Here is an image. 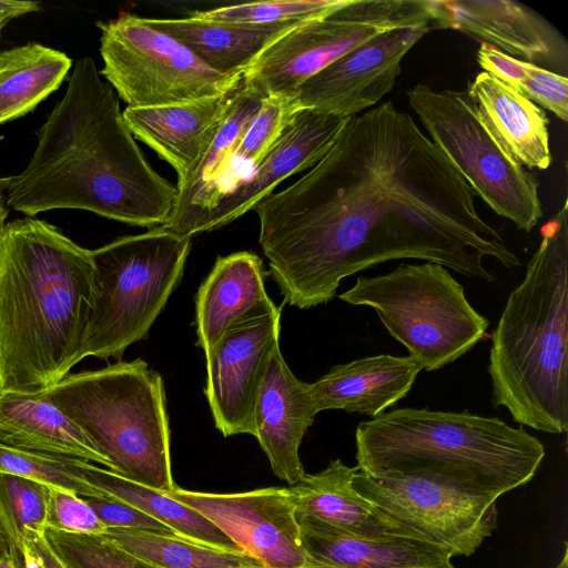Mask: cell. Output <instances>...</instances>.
I'll list each match as a JSON object with an SVG mask.
<instances>
[{
	"label": "cell",
	"instance_id": "60d3db41",
	"mask_svg": "<svg viewBox=\"0 0 568 568\" xmlns=\"http://www.w3.org/2000/svg\"><path fill=\"white\" fill-rule=\"evenodd\" d=\"M20 555V568H45L39 552L30 540L24 542Z\"/></svg>",
	"mask_w": 568,
	"mask_h": 568
},
{
	"label": "cell",
	"instance_id": "3957f363",
	"mask_svg": "<svg viewBox=\"0 0 568 568\" xmlns=\"http://www.w3.org/2000/svg\"><path fill=\"white\" fill-rule=\"evenodd\" d=\"M92 250L31 216L0 229V393L42 394L83 359Z\"/></svg>",
	"mask_w": 568,
	"mask_h": 568
},
{
	"label": "cell",
	"instance_id": "9c48e42d",
	"mask_svg": "<svg viewBox=\"0 0 568 568\" xmlns=\"http://www.w3.org/2000/svg\"><path fill=\"white\" fill-rule=\"evenodd\" d=\"M406 97L428 138L473 193L519 230L531 231L542 216L537 176L500 146L467 91H435L418 83Z\"/></svg>",
	"mask_w": 568,
	"mask_h": 568
},
{
	"label": "cell",
	"instance_id": "f6af8a7d",
	"mask_svg": "<svg viewBox=\"0 0 568 568\" xmlns=\"http://www.w3.org/2000/svg\"><path fill=\"white\" fill-rule=\"evenodd\" d=\"M18 18V16L13 12L9 11H0V33L3 27L12 19Z\"/></svg>",
	"mask_w": 568,
	"mask_h": 568
},
{
	"label": "cell",
	"instance_id": "8fae6325",
	"mask_svg": "<svg viewBox=\"0 0 568 568\" xmlns=\"http://www.w3.org/2000/svg\"><path fill=\"white\" fill-rule=\"evenodd\" d=\"M100 73L129 108H150L229 94L242 75L219 73L185 45L151 27L142 17L121 12L98 22Z\"/></svg>",
	"mask_w": 568,
	"mask_h": 568
},
{
	"label": "cell",
	"instance_id": "7dc6e473",
	"mask_svg": "<svg viewBox=\"0 0 568 568\" xmlns=\"http://www.w3.org/2000/svg\"><path fill=\"white\" fill-rule=\"evenodd\" d=\"M0 568H1V560H0Z\"/></svg>",
	"mask_w": 568,
	"mask_h": 568
},
{
	"label": "cell",
	"instance_id": "8992f818",
	"mask_svg": "<svg viewBox=\"0 0 568 568\" xmlns=\"http://www.w3.org/2000/svg\"><path fill=\"white\" fill-rule=\"evenodd\" d=\"M110 460L114 471L160 491L174 483L161 375L136 358L67 375L42 393Z\"/></svg>",
	"mask_w": 568,
	"mask_h": 568
},
{
	"label": "cell",
	"instance_id": "f1b7e54d",
	"mask_svg": "<svg viewBox=\"0 0 568 568\" xmlns=\"http://www.w3.org/2000/svg\"><path fill=\"white\" fill-rule=\"evenodd\" d=\"M87 480L105 497L126 503L170 527L175 535L211 547L243 552L212 521L164 491L132 481L97 464L84 470Z\"/></svg>",
	"mask_w": 568,
	"mask_h": 568
},
{
	"label": "cell",
	"instance_id": "74e56055",
	"mask_svg": "<svg viewBox=\"0 0 568 568\" xmlns=\"http://www.w3.org/2000/svg\"><path fill=\"white\" fill-rule=\"evenodd\" d=\"M85 499L108 528H131L174 534L166 525L121 500L110 497H89Z\"/></svg>",
	"mask_w": 568,
	"mask_h": 568
},
{
	"label": "cell",
	"instance_id": "44dd1931",
	"mask_svg": "<svg viewBox=\"0 0 568 568\" xmlns=\"http://www.w3.org/2000/svg\"><path fill=\"white\" fill-rule=\"evenodd\" d=\"M234 92L161 106H126L122 116L132 135L175 170L179 185L224 119Z\"/></svg>",
	"mask_w": 568,
	"mask_h": 568
},
{
	"label": "cell",
	"instance_id": "5b68a950",
	"mask_svg": "<svg viewBox=\"0 0 568 568\" xmlns=\"http://www.w3.org/2000/svg\"><path fill=\"white\" fill-rule=\"evenodd\" d=\"M355 442L366 474L418 477L497 499L532 479L545 456L536 437L497 417L412 407L362 422Z\"/></svg>",
	"mask_w": 568,
	"mask_h": 568
},
{
	"label": "cell",
	"instance_id": "ffe728a7",
	"mask_svg": "<svg viewBox=\"0 0 568 568\" xmlns=\"http://www.w3.org/2000/svg\"><path fill=\"white\" fill-rule=\"evenodd\" d=\"M306 556L302 568H455L450 551L414 536L368 539L296 517Z\"/></svg>",
	"mask_w": 568,
	"mask_h": 568
},
{
	"label": "cell",
	"instance_id": "52a82bcc",
	"mask_svg": "<svg viewBox=\"0 0 568 568\" xmlns=\"http://www.w3.org/2000/svg\"><path fill=\"white\" fill-rule=\"evenodd\" d=\"M191 239L156 226L92 250L95 298L83 358L119 362L146 337L183 275Z\"/></svg>",
	"mask_w": 568,
	"mask_h": 568
},
{
	"label": "cell",
	"instance_id": "d590c367",
	"mask_svg": "<svg viewBox=\"0 0 568 568\" xmlns=\"http://www.w3.org/2000/svg\"><path fill=\"white\" fill-rule=\"evenodd\" d=\"M302 110L294 95L265 98L236 150V156L256 166Z\"/></svg>",
	"mask_w": 568,
	"mask_h": 568
},
{
	"label": "cell",
	"instance_id": "4fadbf2b",
	"mask_svg": "<svg viewBox=\"0 0 568 568\" xmlns=\"http://www.w3.org/2000/svg\"><path fill=\"white\" fill-rule=\"evenodd\" d=\"M281 311L272 304L235 323L205 354L204 395L224 437L254 436L257 395L271 355L280 345Z\"/></svg>",
	"mask_w": 568,
	"mask_h": 568
},
{
	"label": "cell",
	"instance_id": "7bdbcfd3",
	"mask_svg": "<svg viewBox=\"0 0 568 568\" xmlns=\"http://www.w3.org/2000/svg\"><path fill=\"white\" fill-rule=\"evenodd\" d=\"M10 554L11 549L9 540L0 526V560L7 558L8 556H10Z\"/></svg>",
	"mask_w": 568,
	"mask_h": 568
},
{
	"label": "cell",
	"instance_id": "d6986e66",
	"mask_svg": "<svg viewBox=\"0 0 568 568\" xmlns=\"http://www.w3.org/2000/svg\"><path fill=\"white\" fill-rule=\"evenodd\" d=\"M265 98L244 90L234 92L230 108L185 181L179 185L174 209L163 227L180 236L192 237L216 200L224 192L236 150Z\"/></svg>",
	"mask_w": 568,
	"mask_h": 568
},
{
	"label": "cell",
	"instance_id": "e0dca14e",
	"mask_svg": "<svg viewBox=\"0 0 568 568\" xmlns=\"http://www.w3.org/2000/svg\"><path fill=\"white\" fill-rule=\"evenodd\" d=\"M346 119L313 109L302 110L253 168L251 178L220 195L201 221L197 233L229 224L254 209L283 180L313 168L329 150Z\"/></svg>",
	"mask_w": 568,
	"mask_h": 568
},
{
	"label": "cell",
	"instance_id": "f35d334b",
	"mask_svg": "<svg viewBox=\"0 0 568 568\" xmlns=\"http://www.w3.org/2000/svg\"><path fill=\"white\" fill-rule=\"evenodd\" d=\"M39 552L45 568H65L49 546L44 532L29 538ZM27 541V540H26Z\"/></svg>",
	"mask_w": 568,
	"mask_h": 568
},
{
	"label": "cell",
	"instance_id": "ba28073f",
	"mask_svg": "<svg viewBox=\"0 0 568 568\" xmlns=\"http://www.w3.org/2000/svg\"><path fill=\"white\" fill-rule=\"evenodd\" d=\"M338 297L374 308L388 333L427 372L465 355L489 325L467 301L463 285L432 262L400 263L385 275L359 276Z\"/></svg>",
	"mask_w": 568,
	"mask_h": 568
},
{
	"label": "cell",
	"instance_id": "1f68e13d",
	"mask_svg": "<svg viewBox=\"0 0 568 568\" xmlns=\"http://www.w3.org/2000/svg\"><path fill=\"white\" fill-rule=\"evenodd\" d=\"M48 495L43 483L0 471V526L18 559L26 540L44 532Z\"/></svg>",
	"mask_w": 568,
	"mask_h": 568
},
{
	"label": "cell",
	"instance_id": "d6a6232c",
	"mask_svg": "<svg viewBox=\"0 0 568 568\" xmlns=\"http://www.w3.org/2000/svg\"><path fill=\"white\" fill-rule=\"evenodd\" d=\"M85 460L51 456L0 444V471L22 476L49 487L69 489L81 497H105L85 478Z\"/></svg>",
	"mask_w": 568,
	"mask_h": 568
},
{
	"label": "cell",
	"instance_id": "e575fe53",
	"mask_svg": "<svg viewBox=\"0 0 568 568\" xmlns=\"http://www.w3.org/2000/svg\"><path fill=\"white\" fill-rule=\"evenodd\" d=\"M44 537L65 568H159L101 535L71 534L45 527Z\"/></svg>",
	"mask_w": 568,
	"mask_h": 568
},
{
	"label": "cell",
	"instance_id": "5bb4252c",
	"mask_svg": "<svg viewBox=\"0 0 568 568\" xmlns=\"http://www.w3.org/2000/svg\"><path fill=\"white\" fill-rule=\"evenodd\" d=\"M164 493L201 513L263 568L305 566L295 506L287 487L213 494L176 485Z\"/></svg>",
	"mask_w": 568,
	"mask_h": 568
},
{
	"label": "cell",
	"instance_id": "836d02e7",
	"mask_svg": "<svg viewBox=\"0 0 568 568\" xmlns=\"http://www.w3.org/2000/svg\"><path fill=\"white\" fill-rule=\"evenodd\" d=\"M345 0H275L192 11L189 16L204 21L241 24H275L305 21L322 16Z\"/></svg>",
	"mask_w": 568,
	"mask_h": 568
},
{
	"label": "cell",
	"instance_id": "7c38bea8",
	"mask_svg": "<svg viewBox=\"0 0 568 568\" xmlns=\"http://www.w3.org/2000/svg\"><path fill=\"white\" fill-rule=\"evenodd\" d=\"M352 486L387 517L453 556H470L497 528V498L493 496L418 477L372 476L359 469Z\"/></svg>",
	"mask_w": 568,
	"mask_h": 568
},
{
	"label": "cell",
	"instance_id": "2e32d148",
	"mask_svg": "<svg viewBox=\"0 0 568 568\" xmlns=\"http://www.w3.org/2000/svg\"><path fill=\"white\" fill-rule=\"evenodd\" d=\"M430 23L566 75L568 41L546 18L513 0H427Z\"/></svg>",
	"mask_w": 568,
	"mask_h": 568
},
{
	"label": "cell",
	"instance_id": "7402d4cb",
	"mask_svg": "<svg viewBox=\"0 0 568 568\" xmlns=\"http://www.w3.org/2000/svg\"><path fill=\"white\" fill-rule=\"evenodd\" d=\"M357 470V466L349 467L337 458L320 473L305 474L296 484L287 486L296 517L368 539L422 537L387 517L356 493L352 479Z\"/></svg>",
	"mask_w": 568,
	"mask_h": 568
},
{
	"label": "cell",
	"instance_id": "4dcf8cb0",
	"mask_svg": "<svg viewBox=\"0 0 568 568\" xmlns=\"http://www.w3.org/2000/svg\"><path fill=\"white\" fill-rule=\"evenodd\" d=\"M480 68L536 104L568 120V79L536 64L515 59L481 43L477 51Z\"/></svg>",
	"mask_w": 568,
	"mask_h": 568
},
{
	"label": "cell",
	"instance_id": "f546056e",
	"mask_svg": "<svg viewBox=\"0 0 568 568\" xmlns=\"http://www.w3.org/2000/svg\"><path fill=\"white\" fill-rule=\"evenodd\" d=\"M101 536L159 568H263L245 552L211 547L175 534L108 528Z\"/></svg>",
	"mask_w": 568,
	"mask_h": 568
},
{
	"label": "cell",
	"instance_id": "83f0119b",
	"mask_svg": "<svg viewBox=\"0 0 568 568\" xmlns=\"http://www.w3.org/2000/svg\"><path fill=\"white\" fill-rule=\"evenodd\" d=\"M71 65L64 52L36 42L0 50V125L58 90Z\"/></svg>",
	"mask_w": 568,
	"mask_h": 568
},
{
	"label": "cell",
	"instance_id": "ab89813d",
	"mask_svg": "<svg viewBox=\"0 0 568 568\" xmlns=\"http://www.w3.org/2000/svg\"><path fill=\"white\" fill-rule=\"evenodd\" d=\"M40 10V3L34 1L0 0V11H9L18 17Z\"/></svg>",
	"mask_w": 568,
	"mask_h": 568
},
{
	"label": "cell",
	"instance_id": "d4e9b609",
	"mask_svg": "<svg viewBox=\"0 0 568 568\" xmlns=\"http://www.w3.org/2000/svg\"><path fill=\"white\" fill-rule=\"evenodd\" d=\"M466 91L485 126L515 161L527 169L549 168V120L542 108L485 71Z\"/></svg>",
	"mask_w": 568,
	"mask_h": 568
},
{
	"label": "cell",
	"instance_id": "b9f144b4",
	"mask_svg": "<svg viewBox=\"0 0 568 568\" xmlns=\"http://www.w3.org/2000/svg\"><path fill=\"white\" fill-rule=\"evenodd\" d=\"M6 185L7 178H0V229L6 223L8 216L7 201H6Z\"/></svg>",
	"mask_w": 568,
	"mask_h": 568
},
{
	"label": "cell",
	"instance_id": "484cf974",
	"mask_svg": "<svg viewBox=\"0 0 568 568\" xmlns=\"http://www.w3.org/2000/svg\"><path fill=\"white\" fill-rule=\"evenodd\" d=\"M0 444L114 471L87 435L42 394L0 393Z\"/></svg>",
	"mask_w": 568,
	"mask_h": 568
},
{
	"label": "cell",
	"instance_id": "ee69618b",
	"mask_svg": "<svg viewBox=\"0 0 568 568\" xmlns=\"http://www.w3.org/2000/svg\"><path fill=\"white\" fill-rule=\"evenodd\" d=\"M1 568H20V561L12 555L1 560Z\"/></svg>",
	"mask_w": 568,
	"mask_h": 568
},
{
	"label": "cell",
	"instance_id": "6da1fadb",
	"mask_svg": "<svg viewBox=\"0 0 568 568\" xmlns=\"http://www.w3.org/2000/svg\"><path fill=\"white\" fill-rule=\"evenodd\" d=\"M254 210L267 274L301 310L327 303L343 278L390 260H423L488 282L496 278L484 258L520 265L462 175L393 101L347 118L306 174Z\"/></svg>",
	"mask_w": 568,
	"mask_h": 568
},
{
	"label": "cell",
	"instance_id": "7a4b0ae2",
	"mask_svg": "<svg viewBox=\"0 0 568 568\" xmlns=\"http://www.w3.org/2000/svg\"><path fill=\"white\" fill-rule=\"evenodd\" d=\"M37 138L26 169L7 178V206L31 217L75 209L143 227L168 223L178 189L144 158L90 57L75 62Z\"/></svg>",
	"mask_w": 568,
	"mask_h": 568
},
{
	"label": "cell",
	"instance_id": "9a60e30c",
	"mask_svg": "<svg viewBox=\"0 0 568 568\" xmlns=\"http://www.w3.org/2000/svg\"><path fill=\"white\" fill-rule=\"evenodd\" d=\"M429 29L403 27L375 36L307 79L295 100L303 109L345 119L376 106L393 90L406 53Z\"/></svg>",
	"mask_w": 568,
	"mask_h": 568
},
{
	"label": "cell",
	"instance_id": "cb8c5ba5",
	"mask_svg": "<svg viewBox=\"0 0 568 568\" xmlns=\"http://www.w3.org/2000/svg\"><path fill=\"white\" fill-rule=\"evenodd\" d=\"M258 255L241 251L215 261L195 294L196 345L209 353L235 323L274 302Z\"/></svg>",
	"mask_w": 568,
	"mask_h": 568
},
{
	"label": "cell",
	"instance_id": "30bf717a",
	"mask_svg": "<svg viewBox=\"0 0 568 568\" xmlns=\"http://www.w3.org/2000/svg\"><path fill=\"white\" fill-rule=\"evenodd\" d=\"M430 24L427 0H345L270 44L243 72L241 87L263 98L293 97L307 79L385 31Z\"/></svg>",
	"mask_w": 568,
	"mask_h": 568
},
{
	"label": "cell",
	"instance_id": "8d00e7d4",
	"mask_svg": "<svg viewBox=\"0 0 568 568\" xmlns=\"http://www.w3.org/2000/svg\"><path fill=\"white\" fill-rule=\"evenodd\" d=\"M45 527L82 535H103L108 530L84 497L58 487H49Z\"/></svg>",
	"mask_w": 568,
	"mask_h": 568
},
{
	"label": "cell",
	"instance_id": "bcb514c9",
	"mask_svg": "<svg viewBox=\"0 0 568 568\" xmlns=\"http://www.w3.org/2000/svg\"><path fill=\"white\" fill-rule=\"evenodd\" d=\"M554 568H568V546L567 542H565L564 551L560 560Z\"/></svg>",
	"mask_w": 568,
	"mask_h": 568
},
{
	"label": "cell",
	"instance_id": "603a6c76",
	"mask_svg": "<svg viewBox=\"0 0 568 568\" xmlns=\"http://www.w3.org/2000/svg\"><path fill=\"white\" fill-rule=\"evenodd\" d=\"M422 369L409 355H374L333 366L308 389L317 413L343 409L374 418L408 394Z\"/></svg>",
	"mask_w": 568,
	"mask_h": 568
},
{
	"label": "cell",
	"instance_id": "277c9868",
	"mask_svg": "<svg viewBox=\"0 0 568 568\" xmlns=\"http://www.w3.org/2000/svg\"><path fill=\"white\" fill-rule=\"evenodd\" d=\"M495 407L550 434L568 427V201L542 226L523 282L491 334Z\"/></svg>",
	"mask_w": 568,
	"mask_h": 568
},
{
	"label": "cell",
	"instance_id": "ac0fdd59",
	"mask_svg": "<svg viewBox=\"0 0 568 568\" xmlns=\"http://www.w3.org/2000/svg\"><path fill=\"white\" fill-rule=\"evenodd\" d=\"M316 414L308 383L293 374L276 346L255 404L254 437L275 476L288 486L306 474L298 450Z\"/></svg>",
	"mask_w": 568,
	"mask_h": 568
},
{
	"label": "cell",
	"instance_id": "4316f807",
	"mask_svg": "<svg viewBox=\"0 0 568 568\" xmlns=\"http://www.w3.org/2000/svg\"><path fill=\"white\" fill-rule=\"evenodd\" d=\"M143 19L151 27L181 42L205 65L227 75H242L270 44L304 22L222 23L191 16Z\"/></svg>",
	"mask_w": 568,
	"mask_h": 568
}]
</instances>
